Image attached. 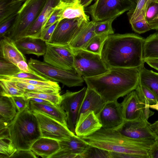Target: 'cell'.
Masks as SVG:
<instances>
[{
  "label": "cell",
  "mask_w": 158,
  "mask_h": 158,
  "mask_svg": "<svg viewBox=\"0 0 158 158\" xmlns=\"http://www.w3.org/2000/svg\"><path fill=\"white\" fill-rule=\"evenodd\" d=\"M145 40L134 33L109 35L103 45L101 58L109 69L140 68L145 63L143 58Z\"/></svg>",
  "instance_id": "6da1fadb"
},
{
  "label": "cell",
  "mask_w": 158,
  "mask_h": 158,
  "mask_svg": "<svg viewBox=\"0 0 158 158\" xmlns=\"http://www.w3.org/2000/svg\"><path fill=\"white\" fill-rule=\"evenodd\" d=\"M139 69L111 68L103 74L83 79L87 87L105 102L117 101L136 89L139 83Z\"/></svg>",
  "instance_id": "7a4b0ae2"
},
{
  "label": "cell",
  "mask_w": 158,
  "mask_h": 158,
  "mask_svg": "<svg viewBox=\"0 0 158 158\" xmlns=\"http://www.w3.org/2000/svg\"><path fill=\"white\" fill-rule=\"evenodd\" d=\"M82 138L91 146L109 152L132 155L136 158H150V151L157 141L133 139L116 129L102 127L91 135Z\"/></svg>",
  "instance_id": "3957f363"
},
{
  "label": "cell",
  "mask_w": 158,
  "mask_h": 158,
  "mask_svg": "<svg viewBox=\"0 0 158 158\" xmlns=\"http://www.w3.org/2000/svg\"><path fill=\"white\" fill-rule=\"evenodd\" d=\"M7 127L17 150H30L32 144L41 137L37 119L29 107L18 112Z\"/></svg>",
  "instance_id": "277c9868"
},
{
  "label": "cell",
  "mask_w": 158,
  "mask_h": 158,
  "mask_svg": "<svg viewBox=\"0 0 158 158\" xmlns=\"http://www.w3.org/2000/svg\"><path fill=\"white\" fill-rule=\"evenodd\" d=\"M46 0H27L18 13L16 21L7 36L15 42L25 37L29 28L36 20Z\"/></svg>",
  "instance_id": "5b68a950"
},
{
  "label": "cell",
  "mask_w": 158,
  "mask_h": 158,
  "mask_svg": "<svg viewBox=\"0 0 158 158\" xmlns=\"http://www.w3.org/2000/svg\"><path fill=\"white\" fill-rule=\"evenodd\" d=\"M28 64L31 69L40 75L69 87L82 86L84 81L83 78L75 70L62 69L32 58L29 60Z\"/></svg>",
  "instance_id": "8992f818"
},
{
  "label": "cell",
  "mask_w": 158,
  "mask_h": 158,
  "mask_svg": "<svg viewBox=\"0 0 158 158\" xmlns=\"http://www.w3.org/2000/svg\"><path fill=\"white\" fill-rule=\"evenodd\" d=\"M71 50L74 70L83 78L98 76L109 70L101 55L81 49Z\"/></svg>",
  "instance_id": "52a82bcc"
},
{
  "label": "cell",
  "mask_w": 158,
  "mask_h": 158,
  "mask_svg": "<svg viewBox=\"0 0 158 158\" xmlns=\"http://www.w3.org/2000/svg\"><path fill=\"white\" fill-rule=\"evenodd\" d=\"M135 7L128 0H96L88 10L92 20L97 22L116 19Z\"/></svg>",
  "instance_id": "ba28073f"
},
{
  "label": "cell",
  "mask_w": 158,
  "mask_h": 158,
  "mask_svg": "<svg viewBox=\"0 0 158 158\" xmlns=\"http://www.w3.org/2000/svg\"><path fill=\"white\" fill-rule=\"evenodd\" d=\"M86 89L87 88L84 87L77 92L67 90L61 95L60 105L66 114L67 127L75 134L79 111Z\"/></svg>",
  "instance_id": "9c48e42d"
},
{
  "label": "cell",
  "mask_w": 158,
  "mask_h": 158,
  "mask_svg": "<svg viewBox=\"0 0 158 158\" xmlns=\"http://www.w3.org/2000/svg\"><path fill=\"white\" fill-rule=\"evenodd\" d=\"M46 43L47 49L44 55V62L62 69L74 70L73 54L68 45Z\"/></svg>",
  "instance_id": "30bf717a"
},
{
  "label": "cell",
  "mask_w": 158,
  "mask_h": 158,
  "mask_svg": "<svg viewBox=\"0 0 158 158\" xmlns=\"http://www.w3.org/2000/svg\"><path fill=\"white\" fill-rule=\"evenodd\" d=\"M32 112L38 122L41 137L60 141L68 140L75 135L67 127L53 118L39 112Z\"/></svg>",
  "instance_id": "8fae6325"
},
{
  "label": "cell",
  "mask_w": 158,
  "mask_h": 158,
  "mask_svg": "<svg viewBox=\"0 0 158 158\" xmlns=\"http://www.w3.org/2000/svg\"><path fill=\"white\" fill-rule=\"evenodd\" d=\"M150 123L144 118L131 121H124L116 129L123 135L137 139L157 140L158 138L151 129Z\"/></svg>",
  "instance_id": "7c38bea8"
},
{
  "label": "cell",
  "mask_w": 158,
  "mask_h": 158,
  "mask_svg": "<svg viewBox=\"0 0 158 158\" xmlns=\"http://www.w3.org/2000/svg\"><path fill=\"white\" fill-rule=\"evenodd\" d=\"M85 21L86 20L81 18L64 19L60 21L48 43L56 45H68Z\"/></svg>",
  "instance_id": "4fadbf2b"
},
{
  "label": "cell",
  "mask_w": 158,
  "mask_h": 158,
  "mask_svg": "<svg viewBox=\"0 0 158 158\" xmlns=\"http://www.w3.org/2000/svg\"><path fill=\"white\" fill-rule=\"evenodd\" d=\"M97 116L102 127L106 129H116L124 121L121 104L117 101L106 102Z\"/></svg>",
  "instance_id": "5bb4252c"
},
{
  "label": "cell",
  "mask_w": 158,
  "mask_h": 158,
  "mask_svg": "<svg viewBox=\"0 0 158 158\" xmlns=\"http://www.w3.org/2000/svg\"><path fill=\"white\" fill-rule=\"evenodd\" d=\"M60 150L51 158H80V155L90 146L81 137L76 135L68 140L59 141Z\"/></svg>",
  "instance_id": "9a60e30c"
},
{
  "label": "cell",
  "mask_w": 158,
  "mask_h": 158,
  "mask_svg": "<svg viewBox=\"0 0 158 158\" xmlns=\"http://www.w3.org/2000/svg\"><path fill=\"white\" fill-rule=\"evenodd\" d=\"M126 96L121 103L124 121L145 118L144 111L146 106L139 100L135 90Z\"/></svg>",
  "instance_id": "2e32d148"
},
{
  "label": "cell",
  "mask_w": 158,
  "mask_h": 158,
  "mask_svg": "<svg viewBox=\"0 0 158 158\" xmlns=\"http://www.w3.org/2000/svg\"><path fill=\"white\" fill-rule=\"evenodd\" d=\"M102 127L97 115L94 111H89L81 115L78 118L75 127V134L81 137L88 136Z\"/></svg>",
  "instance_id": "e0dca14e"
},
{
  "label": "cell",
  "mask_w": 158,
  "mask_h": 158,
  "mask_svg": "<svg viewBox=\"0 0 158 158\" xmlns=\"http://www.w3.org/2000/svg\"><path fill=\"white\" fill-rule=\"evenodd\" d=\"M60 3V0H46L38 17L29 28L25 37L40 39L43 26Z\"/></svg>",
  "instance_id": "ac0fdd59"
},
{
  "label": "cell",
  "mask_w": 158,
  "mask_h": 158,
  "mask_svg": "<svg viewBox=\"0 0 158 158\" xmlns=\"http://www.w3.org/2000/svg\"><path fill=\"white\" fill-rule=\"evenodd\" d=\"M0 56L17 65L19 61H27L26 57L17 47L15 42L7 36L2 37L0 41Z\"/></svg>",
  "instance_id": "d6986e66"
},
{
  "label": "cell",
  "mask_w": 158,
  "mask_h": 158,
  "mask_svg": "<svg viewBox=\"0 0 158 158\" xmlns=\"http://www.w3.org/2000/svg\"><path fill=\"white\" fill-rule=\"evenodd\" d=\"M94 22L92 20L83 23L68 45L71 50L82 49L96 35Z\"/></svg>",
  "instance_id": "ffe728a7"
},
{
  "label": "cell",
  "mask_w": 158,
  "mask_h": 158,
  "mask_svg": "<svg viewBox=\"0 0 158 158\" xmlns=\"http://www.w3.org/2000/svg\"><path fill=\"white\" fill-rule=\"evenodd\" d=\"M15 43L24 55L32 54L40 56H44L46 52V42L40 39L24 37L15 41Z\"/></svg>",
  "instance_id": "44dd1931"
},
{
  "label": "cell",
  "mask_w": 158,
  "mask_h": 158,
  "mask_svg": "<svg viewBox=\"0 0 158 158\" xmlns=\"http://www.w3.org/2000/svg\"><path fill=\"white\" fill-rule=\"evenodd\" d=\"M60 149L59 141L42 137L37 139L30 149L36 155L44 158H51Z\"/></svg>",
  "instance_id": "7402d4cb"
},
{
  "label": "cell",
  "mask_w": 158,
  "mask_h": 158,
  "mask_svg": "<svg viewBox=\"0 0 158 158\" xmlns=\"http://www.w3.org/2000/svg\"><path fill=\"white\" fill-rule=\"evenodd\" d=\"M29 109L32 112L35 111L44 114L67 127L66 114L60 105L40 104L30 101Z\"/></svg>",
  "instance_id": "603a6c76"
},
{
  "label": "cell",
  "mask_w": 158,
  "mask_h": 158,
  "mask_svg": "<svg viewBox=\"0 0 158 158\" xmlns=\"http://www.w3.org/2000/svg\"><path fill=\"white\" fill-rule=\"evenodd\" d=\"M105 102L98 93L87 87L79 111L78 119L81 115L91 111H94L97 115Z\"/></svg>",
  "instance_id": "cb8c5ba5"
},
{
  "label": "cell",
  "mask_w": 158,
  "mask_h": 158,
  "mask_svg": "<svg viewBox=\"0 0 158 158\" xmlns=\"http://www.w3.org/2000/svg\"><path fill=\"white\" fill-rule=\"evenodd\" d=\"M18 111L11 97L1 96L0 98V129L6 127Z\"/></svg>",
  "instance_id": "d4e9b609"
},
{
  "label": "cell",
  "mask_w": 158,
  "mask_h": 158,
  "mask_svg": "<svg viewBox=\"0 0 158 158\" xmlns=\"http://www.w3.org/2000/svg\"><path fill=\"white\" fill-rule=\"evenodd\" d=\"M58 6L61 9L60 21L64 19L82 18L89 21V17L85 13L84 7L78 0L75 3L64 4L60 3Z\"/></svg>",
  "instance_id": "484cf974"
},
{
  "label": "cell",
  "mask_w": 158,
  "mask_h": 158,
  "mask_svg": "<svg viewBox=\"0 0 158 158\" xmlns=\"http://www.w3.org/2000/svg\"><path fill=\"white\" fill-rule=\"evenodd\" d=\"M139 83L148 88L158 100V72L148 69L143 65L139 69Z\"/></svg>",
  "instance_id": "4316f807"
},
{
  "label": "cell",
  "mask_w": 158,
  "mask_h": 158,
  "mask_svg": "<svg viewBox=\"0 0 158 158\" xmlns=\"http://www.w3.org/2000/svg\"><path fill=\"white\" fill-rule=\"evenodd\" d=\"M16 151L13 145L7 127L0 129V158H10Z\"/></svg>",
  "instance_id": "83f0119b"
},
{
  "label": "cell",
  "mask_w": 158,
  "mask_h": 158,
  "mask_svg": "<svg viewBox=\"0 0 158 158\" xmlns=\"http://www.w3.org/2000/svg\"><path fill=\"white\" fill-rule=\"evenodd\" d=\"M156 33L152 34L145 39L143 51V58L158 59V38Z\"/></svg>",
  "instance_id": "f1b7e54d"
},
{
  "label": "cell",
  "mask_w": 158,
  "mask_h": 158,
  "mask_svg": "<svg viewBox=\"0 0 158 158\" xmlns=\"http://www.w3.org/2000/svg\"><path fill=\"white\" fill-rule=\"evenodd\" d=\"M0 96L12 97L25 95V91L18 87L15 82L0 79Z\"/></svg>",
  "instance_id": "f546056e"
},
{
  "label": "cell",
  "mask_w": 158,
  "mask_h": 158,
  "mask_svg": "<svg viewBox=\"0 0 158 158\" xmlns=\"http://www.w3.org/2000/svg\"><path fill=\"white\" fill-rule=\"evenodd\" d=\"M145 19L151 30H158V0H150L146 10Z\"/></svg>",
  "instance_id": "4dcf8cb0"
},
{
  "label": "cell",
  "mask_w": 158,
  "mask_h": 158,
  "mask_svg": "<svg viewBox=\"0 0 158 158\" xmlns=\"http://www.w3.org/2000/svg\"><path fill=\"white\" fill-rule=\"evenodd\" d=\"M108 35H96L81 49L101 55L103 45Z\"/></svg>",
  "instance_id": "1f68e13d"
},
{
  "label": "cell",
  "mask_w": 158,
  "mask_h": 158,
  "mask_svg": "<svg viewBox=\"0 0 158 158\" xmlns=\"http://www.w3.org/2000/svg\"><path fill=\"white\" fill-rule=\"evenodd\" d=\"M150 0H138L135 7L127 13L130 23L145 19L147 8Z\"/></svg>",
  "instance_id": "d6a6232c"
},
{
  "label": "cell",
  "mask_w": 158,
  "mask_h": 158,
  "mask_svg": "<svg viewBox=\"0 0 158 158\" xmlns=\"http://www.w3.org/2000/svg\"><path fill=\"white\" fill-rule=\"evenodd\" d=\"M0 79L7 80L16 82L24 83L45 87L54 88L61 90L60 87L57 82L50 80L47 81H42L33 79H18L1 76H0Z\"/></svg>",
  "instance_id": "836d02e7"
},
{
  "label": "cell",
  "mask_w": 158,
  "mask_h": 158,
  "mask_svg": "<svg viewBox=\"0 0 158 158\" xmlns=\"http://www.w3.org/2000/svg\"><path fill=\"white\" fill-rule=\"evenodd\" d=\"M135 90L139 100L145 106L155 104L158 101L153 93L144 85L139 83Z\"/></svg>",
  "instance_id": "e575fe53"
},
{
  "label": "cell",
  "mask_w": 158,
  "mask_h": 158,
  "mask_svg": "<svg viewBox=\"0 0 158 158\" xmlns=\"http://www.w3.org/2000/svg\"><path fill=\"white\" fill-rule=\"evenodd\" d=\"M25 96L28 98H38L48 101L55 105H59L61 100V95L60 92L56 93H44L27 92Z\"/></svg>",
  "instance_id": "d590c367"
},
{
  "label": "cell",
  "mask_w": 158,
  "mask_h": 158,
  "mask_svg": "<svg viewBox=\"0 0 158 158\" xmlns=\"http://www.w3.org/2000/svg\"><path fill=\"white\" fill-rule=\"evenodd\" d=\"M24 2L13 3L0 6V23L18 14Z\"/></svg>",
  "instance_id": "8d00e7d4"
},
{
  "label": "cell",
  "mask_w": 158,
  "mask_h": 158,
  "mask_svg": "<svg viewBox=\"0 0 158 158\" xmlns=\"http://www.w3.org/2000/svg\"><path fill=\"white\" fill-rule=\"evenodd\" d=\"M115 18L102 21L94 22V29L96 35L106 34L108 35L114 34L112 25Z\"/></svg>",
  "instance_id": "74e56055"
},
{
  "label": "cell",
  "mask_w": 158,
  "mask_h": 158,
  "mask_svg": "<svg viewBox=\"0 0 158 158\" xmlns=\"http://www.w3.org/2000/svg\"><path fill=\"white\" fill-rule=\"evenodd\" d=\"M16 82V85L23 89L25 93L33 92L35 93H56L59 92L60 90L56 89L41 86L22 82Z\"/></svg>",
  "instance_id": "f35d334b"
},
{
  "label": "cell",
  "mask_w": 158,
  "mask_h": 158,
  "mask_svg": "<svg viewBox=\"0 0 158 158\" xmlns=\"http://www.w3.org/2000/svg\"><path fill=\"white\" fill-rule=\"evenodd\" d=\"M111 158L109 151L90 146L80 156V158Z\"/></svg>",
  "instance_id": "ab89813d"
},
{
  "label": "cell",
  "mask_w": 158,
  "mask_h": 158,
  "mask_svg": "<svg viewBox=\"0 0 158 158\" xmlns=\"http://www.w3.org/2000/svg\"><path fill=\"white\" fill-rule=\"evenodd\" d=\"M20 71L16 65L0 58V76L10 77Z\"/></svg>",
  "instance_id": "60d3db41"
},
{
  "label": "cell",
  "mask_w": 158,
  "mask_h": 158,
  "mask_svg": "<svg viewBox=\"0 0 158 158\" xmlns=\"http://www.w3.org/2000/svg\"><path fill=\"white\" fill-rule=\"evenodd\" d=\"M18 14L11 16L0 23V37L1 38L6 35L13 25L16 21Z\"/></svg>",
  "instance_id": "b9f144b4"
},
{
  "label": "cell",
  "mask_w": 158,
  "mask_h": 158,
  "mask_svg": "<svg viewBox=\"0 0 158 158\" xmlns=\"http://www.w3.org/2000/svg\"><path fill=\"white\" fill-rule=\"evenodd\" d=\"M11 98L18 112H21L29 107L30 99L25 95L14 96Z\"/></svg>",
  "instance_id": "7bdbcfd3"
},
{
  "label": "cell",
  "mask_w": 158,
  "mask_h": 158,
  "mask_svg": "<svg viewBox=\"0 0 158 158\" xmlns=\"http://www.w3.org/2000/svg\"><path fill=\"white\" fill-rule=\"evenodd\" d=\"M132 30L135 32L141 34L151 30L145 19L130 23Z\"/></svg>",
  "instance_id": "ee69618b"
},
{
  "label": "cell",
  "mask_w": 158,
  "mask_h": 158,
  "mask_svg": "<svg viewBox=\"0 0 158 158\" xmlns=\"http://www.w3.org/2000/svg\"><path fill=\"white\" fill-rule=\"evenodd\" d=\"M6 77L18 79H33L42 81H47L49 80L35 72L33 73H31L20 71L11 76Z\"/></svg>",
  "instance_id": "f6af8a7d"
},
{
  "label": "cell",
  "mask_w": 158,
  "mask_h": 158,
  "mask_svg": "<svg viewBox=\"0 0 158 158\" xmlns=\"http://www.w3.org/2000/svg\"><path fill=\"white\" fill-rule=\"evenodd\" d=\"M61 12V9L58 6L43 26L42 29V31L57 21H60Z\"/></svg>",
  "instance_id": "bcb514c9"
},
{
  "label": "cell",
  "mask_w": 158,
  "mask_h": 158,
  "mask_svg": "<svg viewBox=\"0 0 158 158\" xmlns=\"http://www.w3.org/2000/svg\"><path fill=\"white\" fill-rule=\"evenodd\" d=\"M59 21H57L42 32L40 39L44 41L49 42L53 32Z\"/></svg>",
  "instance_id": "7dc6e473"
},
{
  "label": "cell",
  "mask_w": 158,
  "mask_h": 158,
  "mask_svg": "<svg viewBox=\"0 0 158 158\" xmlns=\"http://www.w3.org/2000/svg\"><path fill=\"white\" fill-rule=\"evenodd\" d=\"M34 152L31 149L27 150H17L11 156V158H34L37 157Z\"/></svg>",
  "instance_id": "c3c4849f"
},
{
  "label": "cell",
  "mask_w": 158,
  "mask_h": 158,
  "mask_svg": "<svg viewBox=\"0 0 158 158\" xmlns=\"http://www.w3.org/2000/svg\"><path fill=\"white\" fill-rule=\"evenodd\" d=\"M17 66L21 71L31 73L35 72L30 68L27 61L25 60H22L19 61L17 63Z\"/></svg>",
  "instance_id": "681fc988"
},
{
  "label": "cell",
  "mask_w": 158,
  "mask_h": 158,
  "mask_svg": "<svg viewBox=\"0 0 158 158\" xmlns=\"http://www.w3.org/2000/svg\"><path fill=\"white\" fill-rule=\"evenodd\" d=\"M111 158H136L134 156L123 153L109 152Z\"/></svg>",
  "instance_id": "f907efd6"
},
{
  "label": "cell",
  "mask_w": 158,
  "mask_h": 158,
  "mask_svg": "<svg viewBox=\"0 0 158 158\" xmlns=\"http://www.w3.org/2000/svg\"><path fill=\"white\" fill-rule=\"evenodd\" d=\"M150 158H158V140L156 142L150 151Z\"/></svg>",
  "instance_id": "816d5d0a"
},
{
  "label": "cell",
  "mask_w": 158,
  "mask_h": 158,
  "mask_svg": "<svg viewBox=\"0 0 158 158\" xmlns=\"http://www.w3.org/2000/svg\"><path fill=\"white\" fill-rule=\"evenodd\" d=\"M149 66L158 71V59H148L144 60Z\"/></svg>",
  "instance_id": "f5cc1de1"
},
{
  "label": "cell",
  "mask_w": 158,
  "mask_h": 158,
  "mask_svg": "<svg viewBox=\"0 0 158 158\" xmlns=\"http://www.w3.org/2000/svg\"><path fill=\"white\" fill-rule=\"evenodd\" d=\"M29 99L30 101L35 102L40 104H49L51 103L48 101L38 98H29Z\"/></svg>",
  "instance_id": "db71d44e"
},
{
  "label": "cell",
  "mask_w": 158,
  "mask_h": 158,
  "mask_svg": "<svg viewBox=\"0 0 158 158\" xmlns=\"http://www.w3.org/2000/svg\"><path fill=\"white\" fill-rule=\"evenodd\" d=\"M80 4L84 8L89 5L93 0H78Z\"/></svg>",
  "instance_id": "11a10c76"
},
{
  "label": "cell",
  "mask_w": 158,
  "mask_h": 158,
  "mask_svg": "<svg viewBox=\"0 0 158 158\" xmlns=\"http://www.w3.org/2000/svg\"><path fill=\"white\" fill-rule=\"evenodd\" d=\"M150 126L152 131L157 136L158 140V125H153L152 124H150Z\"/></svg>",
  "instance_id": "9f6ffc18"
},
{
  "label": "cell",
  "mask_w": 158,
  "mask_h": 158,
  "mask_svg": "<svg viewBox=\"0 0 158 158\" xmlns=\"http://www.w3.org/2000/svg\"><path fill=\"white\" fill-rule=\"evenodd\" d=\"M78 0H60V2L64 4H70L75 3Z\"/></svg>",
  "instance_id": "6f0895ef"
},
{
  "label": "cell",
  "mask_w": 158,
  "mask_h": 158,
  "mask_svg": "<svg viewBox=\"0 0 158 158\" xmlns=\"http://www.w3.org/2000/svg\"><path fill=\"white\" fill-rule=\"evenodd\" d=\"M149 107L150 108L156 110L158 111V101L155 104L149 105Z\"/></svg>",
  "instance_id": "680465c9"
},
{
  "label": "cell",
  "mask_w": 158,
  "mask_h": 158,
  "mask_svg": "<svg viewBox=\"0 0 158 158\" xmlns=\"http://www.w3.org/2000/svg\"><path fill=\"white\" fill-rule=\"evenodd\" d=\"M26 0H12L10 4L19 2H24Z\"/></svg>",
  "instance_id": "91938a15"
},
{
  "label": "cell",
  "mask_w": 158,
  "mask_h": 158,
  "mask_svg": "<svg viewBox=\"0 0 158 158\" xmlns=\"http://www.w3.org/2000/svg\"><path fill=\"white\" fill-rule=\"evenodd\" d=\"M131 2L133 4L136 6V5L137 3L138 0H128Z\"/></svg>",
  "instance_id": "94428289"
},
{
  "label": "cell",
  "mask_w": 158,
  "mask_h": 158,
  "mask_svg": "<svg viewBox=\"0 0 158 158\" xmlns=\"http://www.w3.org/2000/svg\"><path fill=\"white\" fill-rule=\"evenodd\" d=\"M156 36H157V37L158 38V33H156Z\"/></svg>",
  "instance_id": "6125c7cd"
}]
</instances>
